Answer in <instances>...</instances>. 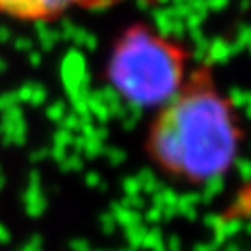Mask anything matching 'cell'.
Masks as SVG:
<instances>
[{"label":"cell","instance_id":"obj_1","mask_svg":"<svg viewBox=\"0 0 251 251\" xmlns=\"http://www.w3.org/2000/svg\"><path fill=\"white\" fill-rule=\"evenodd\" d=\"M242 128L231 99L224 95L210 65L190 71L173 99L158 108L147 134V152L164 173L201 184L233 168Z\"/></svg>","mask_w":251,"mask_h":251},{"label":"cell","instance_id":"obj_2","mask_svg":"<svg viewBox=\"0 0 251 251\" xmlns=\"http://www.w3.org/2000/svg\"><path fill=\"white\" fill-rule=\"evenodd\" d=\"M190 50L145 23L121 32L106 62V80L123 100L140 108L168 104L188 78Z\"/></svg>","mask_w":251,"mask_h":251},{"label":"cell","instance_id":"obj_3","mask_svg":"<svg viewBox=\"0 0 251 251\" xmlns=\"http://www.w3.org/2000/svg\"><path fill=\"white\" fill-rule=\"evenodd\" d=\"M123 0H0V17L19 23H49L75 9H102Z\"/></svg>","mask_w":251,"mask_h":251}]
</instances>
